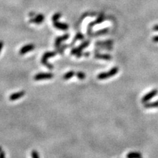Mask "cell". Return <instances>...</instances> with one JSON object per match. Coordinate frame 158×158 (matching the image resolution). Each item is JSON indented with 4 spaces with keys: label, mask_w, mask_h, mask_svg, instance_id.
I'll return each instance as SVG.
<instances>
[{
    "label": "cell",
    "mask_w": 158,
    "mask_h": 158,
    "mask_svg": "<svg viewBox=\"0 0 158 158\" xmlns=\"http://www.w3.org/2000/svg\"><path fill=\"white\" fill-rule=\"evenodd\" d=\"M57 52H47L46 53H44V54L43 55L41 59L42 63L43 64L44 66H46V67H48V69L50 70L53 69L54 67H53V65H52V64L49 63L48 61V59L50 58V57L55 56V55H57Z\"/></svg>",
    "instance_id": "6da1fadb"
},
{
    "label": "cell",
    "mask_w": 158,
    "mask_h": 158,
    "mask_svg": "<svg viewBox=\"0 0 158 158\" xmlns=\"http://www.w3.org/2000/svg\"><path fill=\"white\" fill-rule=\"evenodd\" d=\"M118 72H119V67H114L108 72H101V73H100L97 76V78L98 79H99V80H105V79L112 77V76H115Z\"/></svg>",
    "instance_id": "7a4b0ae2"
},
{
    "label": "cell",
    "mask_w": 158,
    "mask_h": 158,
    "mask_svg": "<svg viewBox=\"0 0 158 158\" xmlns=\"http://www.w3.org/2000/svg\"><path fill=\"white\" fill-rule=\"evenodd\" d=\"M54 77V74L51 72H40L36 74L34 76V79L35 80H49Z\"/></svg>",
    "instance_id": "3957f363"
},
{
    "label": "cell",
    "mask_w": 158,
    "mask_h": 158,
    "mask_svg": "<svg viewBox=\"0 0 158 158\" xmlns=\"http://www.w3.org/2000/svg\"><path fill=\"white\" fill-rule=\"evenodd\" d=\"M158 93V90L157 89H153L152 90L149 92V93L146 94V95L144 96V97L142 98V103L143 104H146L147 102H148L149 100H150L151 98H153V97H155V96Z\"/></svg>",
    "instance_id": "277c9868"
},
{
    "label": "cell",
    "mask_w": 158,
    "mask_h": 158,
    "mask_svg": "<svg viewBox=\"0 0 158 158\" xmlns=\"http://www.w3.org/2000/svg\"><path fill=\"white\" fill-rule=\"evenodd\" d=\"M90 41L87 40V41H85L84 42H83L82 44H80V46L77 48H72L71 50V52H70V54L71 55H76L78 53L81 52L82 51L84 50V48H86L87 46H88V45L90 44Z\"/></svg>",
    "instance_id": "5b68a950"
},
{
    "label": "cell",
    "mask_w": 158,
    "mask_h": 158,
    "mask_svg": "<svg viewBox=\"0 0 158 158\" xmlns=\"http://www.w3.org/2000/svg\"><path fill=\"white\" fill-rule=\"evenodd\" d=\"M35 46L33 44H27L25 45L23 47V48H21V50H19V54L20 55H25L27 53L31 52V51H33L35 50Z\"/></svg>",
    "instance_id": "8992f818"
},
{
    "label": "cell",
    "mask_w": 158,
    "mask_h": 158,
    "mask_svg": "<svg viewBox=\"0 0 158 158\" xmlns=\"http://www.w3.org/2000/svg\"><path fill=\"white\" fill-rule=\"evenodd\" d=\"M69 38V35H65L63 36H59V37H57L56 39H55V48H56L57 50H58L59 48H60V45H61V42L65 41V40H67Z\"/></svg>",
    "instance_id": "52a82bcc"
},
{
    "label": "cell",
    "mask_w": 158,
    "mask_h": 158,
    "mask_svg": "<svg viewBox=\"0 0 158 158\" xmlns=\"http://www.w3.org/2000/svg\"><path fill=\"white\" fill-rule=\"evenodd\" d=\"M25 94V91H20L17 92L12 94L11 95H10L9 96V100L10 101H15V100L19 99L23 97Z\"/></svg>",
    "instance_id": "ba28073f"
},
{
    "label": "cell",
    "mask_w": 158,
    "mask_h": 158,
    "mask_svg": "<svg viewBox=\"0 0 158 158\" xmlns=\"http://www.w3.org/2000/svg\"><path fill=\"white\" fill-rule=\"evenodd\" d=\"M53 25H54V27L56 28V29L63 30V31H66V30H67L68 29H69V26H68V25L65 24V23H59L58 20L53 21Z\"/></svg>",
    "instance_id": "9c48e42d"
},
{
    "label": "cell",
    "mask_w": 158,
    "mask_h": 158,
    "mask_svg": "<svg viewBox=\"0 0 158 158\" xmlns=\"http://www.w3.org/2000/svg\"><path fill=\"white\" fill-rule=\"evenodd\" d=\"M95 58L98 59H102V60L110 61V60H112V55L109 54H101V53H96L95 54Z\"/></svg>",
    "instance_id": "30bf717a"
},
{
    "label": "cell",
    "mask_w": 158,
    "mask_h": 158,
    "mask_svg": "<svg viewBox=\"0 0 158 158\" xmlns=\"http://www.w3.org/2000/svg\"><path fill=\"white\" fill-rule=\"evenodd\" d=\"M44 15L42 14H39L38 15L36 16V17L35 19H32L30 20V22L33 23H36V24H40L43 22L44 20Z\"/></svg>",
    "instance_id": "8fae6325"
},
{
    "label": "cell",
    "mask_w": 158,
    "mask_h": 158,
    "mask_svg": "<svg viewBox=\"0 0 158 158\" xmlns=\"http://www.w3.org/2000/svg\"><path fill=\"white\" fill-rule=\"evenodd\" d=\"M103 19H104V17L103 16H101V17H100L99 18H98L96 21H95V22H93V23H90V24L89 25V27H88V29H90V30H88V35H90V32H91V29L92 28V27L94 26V25H96V24H98V23H102V21H103Z\"/></svg>",
    "instance_id": "7c38bea8"
},
{
    "label": "cell",
    "mask_w": 158,
    "mask_h": 158,
    "mask_svg": "<svg viewBox=\"0 0 158 158\" xmlns=\"http://www.w3.org/2000/svg\"><path fill=\"white\" fill-rule=\"evenodd\" d=\"M144 108L146 109H150V108H158V100L157 101L153 102H150V103H147L144 104Z\"/></svg>",
    "instance_id": "4fadbf2b"
},
{
    "label": "cell",
    "mask_w": 158,
    "mask_h": 158,
    "mask_svg": "<svg viewBox=\"0 0 158 158\" xmlns=\"http://www.w3.org/2000/svg\"><path fill=\"white\" fill-rule=\"evenodd\" d=\"M127 158H142V155L140 152H136V151H132L129 152L127 155Z\"/></svg>",
    "instance_id": "5bb4252c"
},
{
    "label": "cell",
    "mask_w": 158,
    "mask_h": 158,
    "mask_svg": "<svg viewBox=\"0 0 158 158\" xmlns=\"http://www.w3.org/2000/svg\"><path fill=\"white\" fill-rule=\"evenodd\" d=\"M76 74V72L73 71V70H70V71L66 72V73L63 76V78L64 80H67L71 78L72 76H74Z\"/></svg>",
    "instance_id": "9a60e30c"
},
{
    "label": "cell",
    "mask_w": 158,
    "mask_h": 158,
    "mask_svg": "<svg viewBox=\"0 0 158 158\" xmlns=\"http://www.w3.org/2000/svg\"><path fill=\"white\" fill-rule=\"evenodd\" d=\"M113 44L112 40H106V41H101V42H97L96 45L97 46H111Z\"/></svg>",
    "instance_id": "2e32d148"
},
{
    "label": "cell",
    "mask_w": 158,
    "mask_h": 158,
    "mask_svg": "<svg viewBox=\"0 0 158 158\" xmlns=\"http://www.w3.org/2000/svg\"><path fill=\"white\" fill-rule=\"evenodd\" d=\"M83 39H84V36H83V35H82V34H80V33H78L77 35H76L75 38H74V39L73 40V41L72 42L71 44H70L69 46H72V45L74 44V43H75L76 40H83Z\"/></svg>",
    "instance_id": "e0dca14e"
},
{
    "label": "cell",
    "mask_w": 158,
    "mask_h": 158,
    "mask_svg": "<svg viewBox=\"0 0 158 158\" xmlns=\"http://www.w3.org/2000/svg\"><path fill=\"white\" fill-rule=\"evenodd\" d=\"M75 75L76 76V77L81 80H84V79L86 78V74H85L84 72H83L82 71H78L77 72H76Z\"/></svg>",
    "instance_id": "ac0fdd59"
},
{
    "label": "cell",
    "mask_w": 158,
    "mask_h": 158,
    "mask_svg": "<svg viewBox=\"0 0 158 158\" xmlns=\"http://www.w3.org/2000/svg\"><path fill=\"white\" fill-rule=\"evenodd\" d=\"M108 29H103L102 30V31H98L97 33H96L94 34L95 36H99V35H104V34H106L108 33Z\"/></svg>",
    "instance_id": "d6986e66"
},
{
    "label": "cell",
    "mask_w": 158,
    "mask_h": 158,
    "mask_svg": "<svg viewBox=\"0 0 158 158\" xmlns=\"http://www.w3.org/2000/svg\"><path fill=\"white\" fill-rule=\"evenodd\" d=\"M31 156H32V158H40L39 154H38V152L36 150L32 151Z\"/></svg>",
    "instance_id": "ffe728a7"
},
{
    "label": "cell",
    "mask_w": 158,
    "mask_h": 158,
    "mask_svg": "<svg viewBox=\"0 0 158 158\" xmlns=\"http://www.w3.org/2000/svg\"><path fill=\"white\" fill-rule=\"evenodd\" d=\"M61 14L59 13H55L54 15L52 17V21H55V20H59V19L61 17Z\"/></svg>",
    "instance_id": "44dd1931"
},
{
    "label": "cell",
    "mask_w": 158,
    "mask_h": 158,
    "mask_svg": "<svg viewBox=\"0 0 158 158\" xmlns=\"http://www.w3.org/2000/svg\"><path fill=\"white\" fill-rule=\"evenodd\" d=\"M0 158H6L5 151H3V150L0 151Z\"/></svg>",
    "instance_id": "7402d4cb"
},
{
    "label": "cell",
    "mask_w": 158,
    "mask_h": 158,
    "mask_svg": "<svg viewBox=\"0 0 158 158\" xmlns=\"http://www.w3.org/2000/svg\"><path fill=\"white\" fill-rule=\"evenodd\" d=\"M152 40H153V42H155V43H157V42H158V36H154V37H153L152 38Z\"/></svg>",
    "instance_id": "603a6c76"
},
{
    "label": "cell",
    "mask_w": 158,
    "mask_h": 158,
    "mask_svg": "<svg viewBox=\"0 0 158 158\" xmlns=\"http://www.w3.org/2000/svg\"><path fill=\"white\" fill-rule=\"evenodd\" d=\"M3 47V42L1 40V41H0V53L1 52Z\"/></svg>",
    "instance_id": "cb8c5ba5"
},
{
    "label": "cell",
    "mask_w": 158,
    "mask_h": 158,
    "mask_svg": "<svg viewBox=\"0 0 158 158\" xmlns=\"http://www.w3.org/2000/svg\"><path fill=\"white\" fill-rule=\"evenodd\" d=\"M153 29L154 30V31H158V25H155V26L153 27Z\"/></svg>",
    "instance_id": "d4e9b609"
},
{
    "label": "cell",
    "mask_w": 158,
    "mask_h": 158,
    "mask_svg": "<svg viewBox=\"0 0 158 158\" xmlns=\"http://www.w3.org/2000/svg\"><path fill=\"white\" fill-rule=\"evenodd\" d=\"M90 54V53L89 52H86V53H83V55H84V56H86V57H88V56H89Z\"/></svg>",
    "instance_id": "484cf974"
},
{
    "label": "cell",
    "mask_w": 158,
    "mask_h": 158,
    "mask_svg": "<svg viewBox=\"0 0 158 158\" xmlns=\"http://www.w3.org/2000/svg\"><path fill=\"white\" fill-rule=\"evenodd\" d=\"M2 150V149H1V147L0 146V151H1Z\"/></svg>",
    "instance_id": "4316f807"
}]
</instances>
